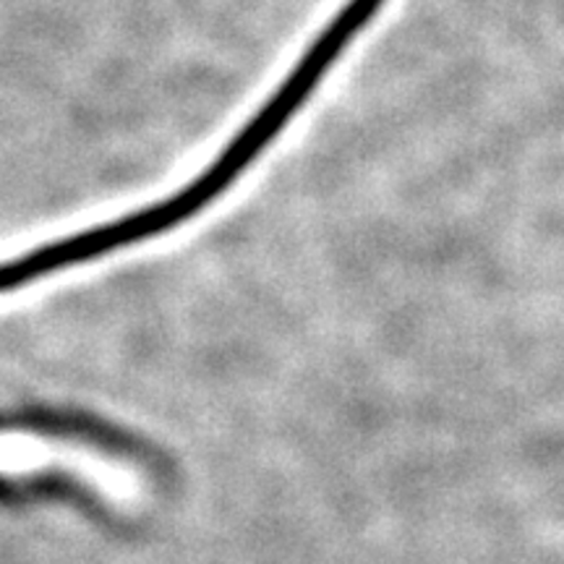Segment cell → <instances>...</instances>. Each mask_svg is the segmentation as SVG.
Here are the masks:
<instances>
[{"mask_svg":"<svg viewBox=\"0 0 564 564\" xmlns=\"http://www.w3.org/2000/svg\"><path fill=\"white\" fill-rule=\"evenodd\" d=\"M379 6H382V0H350L340 11V17L314 42L312 51L303 55V61L291 74V79L282 84L278 95L264 105L262 112L230 141V147H225V152L215 160V165L209 171H204L192 186H186L181 194L158 204V207L137 212V215L105 225V228L82 232V236L66 238V241L32 251L30 259H26L30 270L37 278H42V274L58 270V267L87 262V259L100 257V253H108L118 249V246L144 241V238H152L162 230H171L173 225L188 220L204 204L217 199L243 173V167L251 160H257V154L278 137L282 126L288 123V118L312 95L322 76L327 74V68L345 51L352 34L364 30V24L373 17V11Z\"/></svg>","mask_w":564,"mask_h":564,"instance_id":"6da1fadb","label":"cell"}]
</instances>
